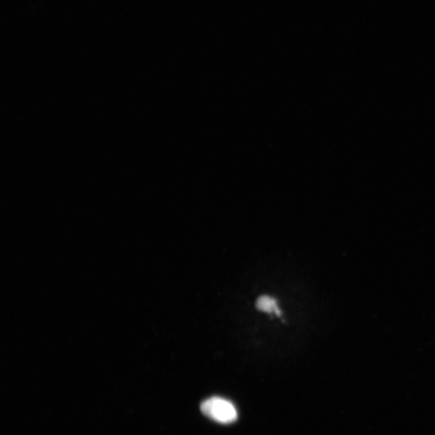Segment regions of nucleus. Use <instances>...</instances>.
<instances>
[{
	"mask_svg": "<svg viewBox=\"0 0 435 435\" xmlns=\"http://www.w3.org/2000/svg\"><path fill=\"white\" fill-rule=\"evenodd\" d=\"M257 307L259 311L265 313H275L278 316L281 315L277 301L271 297L262 296L257 301Z\"/></svg>",
	"mask_w": 435,
	"mask_h": 435,
	"instance_id": "nucleus-2",
	"label": "nucleus"
},
{
	"mask_svg": "<svg viewBox=\"0 0 435 435\" xmlns=\"http://www.w3.org/2000/svg\"><path fill=\"white\" fill-rule=\"evenodd\" d=\"M201 411L205 415L220 423H231L237 418L234 406L220 397H211L206 400L201 406Z\"/></svg>",
	"mask_w": 435,
	"mask_h": 435,
	"instance_id": "nucleus-1",
	"label": "nucleus"
}]
</instances>
